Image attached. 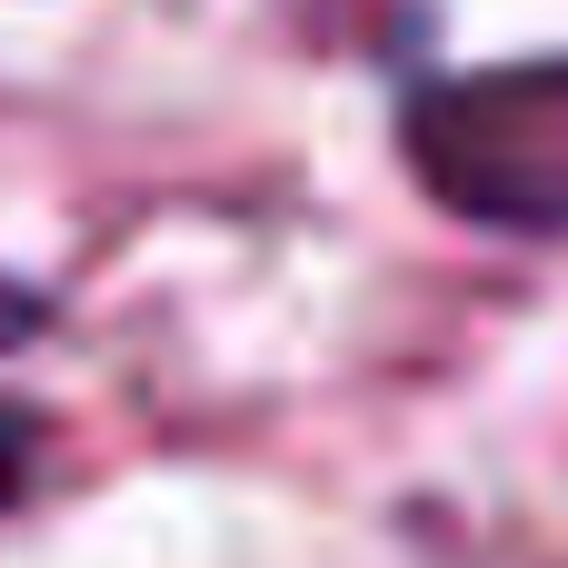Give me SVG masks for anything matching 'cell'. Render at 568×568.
Returning a JSON list of instances; mask_svg holds the SVG:
<instances>
[{
	"label": "cell",
	"mask_w": 568,
	"mask_h": 568,
	"mask_svg": "<svg viewBox=\"0 0 568 568\" xmlns=\"http://www.w3.org/2000/svg\"><path fill=\"white\" fill-rule=\"evenodd\" d=\"M20 459H30V419H0V499L20 489Z\"/></svg>",
	"instance_id": "obj_1"
}]
</instances>
